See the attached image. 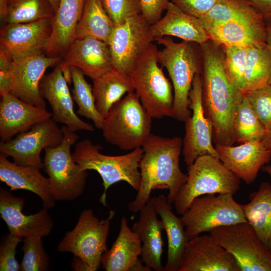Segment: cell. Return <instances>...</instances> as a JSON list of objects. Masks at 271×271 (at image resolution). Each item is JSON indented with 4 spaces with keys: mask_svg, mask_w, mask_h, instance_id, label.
I'll list each match as a JSON object with an SVG mask.
<instances>
[{
    "mask_svg": "<svg viewBox=\"0 0 271 271\" xmlns=\"http://www.w3.org/2000/svg\"><path fill=\"white\" fill-rule=\"evenodd\" d=\"M202 24L209 39L219 45L247 48L266 46V21H235L216 25Z\"/></svg>",
    "mask_w": 271,
    "mask_h": 271,
    "instance_id": "obj_26",
    "label": "cell"
},
{
    "mask_svg": "<svg viewBox=\"0 0 271 271\" xmlns=\"http://www.w3.org/2000/svg\"><path fill=\"white\" fill-rule=\"evenodd\" d=\"M141 15L152 25L162 18L163 12L166 10L170 0H140Z\"/></svg>",
    "mask_w": 271,
    "mask_h": 271,
    "instance_id": "obj_44",
    "label": "cell"
},
{
    "mask_svg": "<svg viewBox=\"0 0 271 271\" xmlns=\"http://www.w3.org/2000/svg\"><path fill=\"white\" fill-rule=\"evenodd\" d=\"M142 242L122 216L117 237L111 247L103 254L102 267L106 271H151L139 260Z\"/></svg>",
    "mask_w": 271,
    "mask_h": 271,
    "instance_id": "obj_23",
    "label": "cell"
},
{
    "mask_svg": "<svg viewBox=\"0 0 271 271\" xmlns=\"http://www.w3.org/2000/svg\"><path fill=\"white\" fill-rule=\"evenodd\" d=\"M72 267L73 270L91 271L89 266L80 257L74 255L72 262Z\"/></svg>",
    "mask_w": 271,
    "mask_h": 271,
    "instance_id": "obj_47",
    "label": "cell"
},
{
    "mask_svg": "<svg viewBox=\"0 0 271 271\" xmlns=\"http://www.w3.org/2000/svg\"><path fill=\"white\" fill-rule=\"evenodd\" d=\"M182 146L179 137L150 134L142 147L144 154L140 163V186L135 199L128 204L130 212H139L151 200L152 190L156 189H168L167 200L174 203L187 179L179 165Z\"/></svg>",
    "mask_w": 271,
    "mask_h": 271,
    "instance_id": "obj_2",
    "label": "cell"
},
{
    "mask_svg": "<svg viewBox=\"0 0 271 271\" xmlns=\"http://www.w3.org/2000/svg\"><path fill=\"white\" fill-rule=\"evenodd\" d=\"M265 20L271 19V0H248Z\"/></svg>",
    "mask_w": 271,
    "mask_h": 271,
    "instance_id": "obj_45",
    "label": "cell"
},
{
    "mask_svg": "<svg viewBox=\"0 0 271 271\" xmlns=\"http://www.w3.org/2000/svg\"><path fill=\"white\" fill-rule=\"evenodd\" d=\"M224 54V66L231 82L244 94V75L249 48L221 46Z\"/></svg>",
    "mask_w": 271,
    "mask_h": 271,
    "instance_id": "obj_38",
    "label": "cell"
},
{
    "mask_svg": "<svg viewBox=\"0 0 271 271\" xmlns=\"http://www.w3.org/2000/svg\"><path fill=\"white\" fill-rule=\"evenodd\" d=\"M270 65L267 45L249 48L244 75V94L269 84Z\"/></svg>",
    "mask_w": 271,
    "mask_h": 271,
    "instance_id": "obj_35",
    "label": "cell"
},
{
    "mask_svg": "<svg viewBox=\"0 0 271 271\" xmlns=\"http://www.w3.org/2000/svg\"><path fill=\"white\" fill-rule=\"evenodd\" d=\"M24 199L13 195L3 187L0 188V214L6 222L10 233L22 238L44 237L49 235L54 222L43 208L30 215L22 211Z\"/></svg>",
    "mask_w": 271,
    "mask_h": 271,
    "instance_id": "obj_17",
    "label": "cell"
},
{
    "mask_svg": "<svg viewBox=\"0 0 271 271\" xmlns=\"http://www.w3.org/2000/svg\"><path fill=\"white\" fill-rule=\"evenodd\" d=\"M42 237H25L22 249L24 252L20 264L22 271H46L50 259L44 247Z\"/></svg>",
    "mask_w": 271,
    "mask_h": 271,
    "instance_id": "obj_39",
    "label": "cell"
},
{
    "mask_svg": "<svg viewBox=\"0 0 271 271\" xmlns=\"http://www.w3.org/2000/svg\"><path fill=\"white\" fill-rule=\"evenodd\" d=\"M158 49L152 43L128 75L134 91L154 118L172 117L173 86L159 67Z\"/></svg>",
    "mask_w": 271,
    "mask_h": 271,
    "instance_id": "obj_8",
    "label": "cell"
},
{
    "mask_svg": "<svg viewBox=\"0 0 271 271\" xmlns=\"http://www.w3.org/2000/svg\"><path fill=\"white\" fill-rule=\"evenodd\" d=\"M61 129L64 134L61 143L44 149V169L49 176L54 200L72 201L83 194L88 173L75 162L71 152L79 136L65 125Z\"/></svg>",
    "mask_w": 271,
    "mask_h": 271,
    "instance_id": "obj_7",
    "label": "cell"
},
{
    "mask_svg": "<svg viewBox=\"0 0 271 271\" xmlns=\"http://www.w3.org/2000/svg\"><path fill=\"white\" fill-rule=\"evenodd\" d=\"M59 63L54 70L44 75L39 85L41 96L49 103L52 110V118L64 124L71 130L93 131L94 127L82 120L75 113L73 97Z\"/></svg>",
    "mask_w": 271,
    "mask_h": 271,
    "instance_id": "obj_18",
    "label": "cell"
},
{
    "mask_svg": "<svg viewBox=\"0 0 271 271\" xmlns=\"http://www.w3.org/2000/svg\"><path fill=\"white\" fill-rule=\"evenodd\" d=\"M52 19L6 24L0 33V48L14 59L45 54L52 30Z\"/></svg>",
    "mask_w": 271,
    "mask_h": 271,
    "instance_id": "obj_15",
    "label": "cell"
},
{
    "mask_svg": "<svg viewBox=\"0 0 271 271\" xmlns=\"http://www.w3.org/2000/svg\"><path fill=\"white\" fill-rule=\"evenodd\" d=\"M114 215L115 211L111 210L107 219L100 220L91 209L84 210L74 228L66 232L58 244V251L71 252L85 262L91 271L98 270L102 255L108 249L107 239Z\"/></svg>",
    "mask_w": 271,
    "mask_h": 271,
    "instance_id": "obj_9",
    "label": "cell"
},
{
    "mask_svg": "<svg viewBox=\"0 0 271 271\" xmlns=\"http://www.w3.org/2000/svg\"><path fill=\"white\" fill-rule=\"evenodd\" d=\"M152 118L136 93L130 92L112 106L104 118L103 137L121 150L142 147L151 134Z\"/></svg>",
    "mask_w": 271,
    "mask_h": 271,
    "instance_id": "obj_5",
    "label": "cell"
},
{
    "mask_svg": "<svg viewBox=\"0 0 271 271\" xmlns=\"http://www.w3.org/2000/svg\"><path fill=\"white\" fill-rule=\"evenodd\" d=\"M181 218L189 240L219 227L247 221L241 204L236 202L230 194L198 197Z\"/></svg>",
    "mask_w": 271,
    "mask_h": 271,
    "instance_id": "obj_10",
    "label": "cell"
},
{
    "mask_svg": "<svg viewBox=\"0 0 271 271\" xmlns=\"http://www.w3.org/2000/svg\"><path fill=\"white\" fill-rule=\"evenodd\" d=\"M155 209L163 222L168 241L167 258L164 271H178L189 241L181 217L172 211V204L163 194L151 198Z\"/></svg>",
    "mask_w": 271,
    "mask_h": 271,
    "instance_id": "obj_29",
    "label": "cell"
},
{
    "mask_svg": "<svg viewBox=\"0 0 271 271\" xmlns=\"http://www.w3.org/2000/svg\"><path fill=\"white\" fill-rule=\"evenodd\" d=\"M219 0H170L185 13L200 19L208 13Z\"/></svg>",
    "mask_w": 271,
    "mask_h": 271,
    "instance_id": "obj_43",
    "label": "cell"
},
{
    "mask_svg": "<svg viewBox=\"0 0 271 271\" xmlns=\"http://www.w3.org/2000/svg\"><path fill=\"white\" fill-rule=\"evenodd\" d=\"M261 170L263 172L267 173L271 177V165L263 166L261 168Z\"/></svg>",
    "mask_w": 271,
    "mask_h": 271,
    "instance_id": "obj_51",
    "label": "cell"
},
{
    "mask_svg": "<svg viewBox=\"0 0 271 271\" xmlns=\"http://www.w3.org/2000/svg\"><path fill=\"white\" fill-rule=\"evenodd\" d=\"M63 132L52 118L34 125L29 130L20 133L12 139L1 142V154L12 158L16 164L44 169L41 153L46 148L59 145Z\"/></svg>",
    "mask_w": 271,
    "mask_h": 271,
    "instance_id": "obj_13",
    "label": "cell"
},
{
    "mask_svg": "<svg viewBox=\"0 0 271 271\" xmlns=\"http://www.w3.org/2000/svg\"><path fill=\"white\" fill-rule=\"evenodd\" d=\"M22 238L11 233L3 238L0 244L1 271L21 270L16 254L17 246Z\"/></svg>",
    "mask_w": 271,
    "mask_h": 271,
    "instance_id": "obj_42",
    "label": "cell"
},
{
    "mask_svg": "<svg viewBox=\"0 0 271 271\" xmlns=\"http://www.w3.org/2000/svg\"><path fill=\"white\" fill-rule=\"evenodd\" d=\"M9 0H0V18L1 21H4L7 14V6Z\"/></svg>",
    "mask_w": 271,
    "mask_h": 271,
    "instance_id": "obj_48",
    "label": "cell"
},
{
    "mask_svg": "<svg viewBox=\"0 0 271 271\" xmlns=\"http://www.w3.org/2000/svg\"><path fill=\"white\" fill-rule=\"evenodd\" d=\"M85 0H60L52 19V30L45 54L49 57L64 56L75 38L77 25Z\"/></svg>",
    "mask_w": 271,
    "mask_h": 271,
    "instance_id": "obj_25",
    "label": "cell"
},
{
    "mask_svg": "<svg viewBox=\"0 0 271 271\" xmlns=\"http://www.w3.org/2000/svg\"><path fill=\"white\" fill-rule=\"evenodd\" d=\"M0 138L1 142L12 139L35 124L52 118L46 108L26 103L9 93L1 94Z\"/></svg>",
    "mask_w": 271,
    "mask_h": 271,
    "instance_id": "obj_21",
    "label": "cell"
},
{
    "mask_svg": "<svg viewBox=\"0 0 271 271\" xmlns=\"http://www.w3.org/2000/svg\"><path fill=\"white\" fill-rule=\"evenodd\" d=\"M54 12L49 0H9L6 24L24 23L52 19Z\"/></svg>",
    "mask_w": 271,
    "mask_h": 271,
    "instance_id": "obj_36",
    "label": "cell"
},
{
    "mask_svg": "<svg viewBox=\"0 0 271 271\" xmlns=\"http://www.w3.org/2000/svg\"><path fill=\"white\" fill-rule=\"evenodd\" d=\"M59 57H49L45 54L13 59L10 68L12 80L10 94L22 101L38 107L46 108V104L39 91V85L46 70L57 65Z\"/></svg>",
    "mask_w": 271,
    "mask_h": 271,
    "instance_id": "obj_16",
    "label": "cell"
},
{
    "mask_svg": "<svg viewBox=\"0 0 271 271\" xmlns=\"http://www.w3.org/2000/svg\"><path fill=\"white\" fill-rule=\"evenodd\" d=\"M202 94L201 73H197L189 93V108L192 113L184 122L185 133L183 140L182 154L187 166L205 155L219 158L218 153L212 145L213 128L204 112Z\"/></svg>",
    "mask_w": 271,
    "mask_h": 271,
    "instance_id": "obj_14",
    "label": "cell"
},
{
    "mask_svg": "<svg viewBox=\"0 0 271 271\" xmlns=\"http://www.w3.org/2000/svg\"><path fill=\"white\" fill-rule=\"evenodd\" d=\"M139 212V218L132 230L142 242V261L151 270L164 271L161 256L164 245L162 232L164 227L162 221L158 219L151 199Z\"/></svg>",
    "mask_w": 271,
    "mask_h": 271,
    "instance_id": "obj_24",
    "label": "cell"
},
{
    "mask_svg": "<svg viewBox=\"0 0 271 271\" xmlns=\"http://www.w3.org/2000/svg\"><path fill=\"white\" fill-rule=\"evenodd\" d=\"M270 131V130H269Z\"/></svg>",
    "mask_w": 271,
    "mask_h": 271,
    "instance_id": "obj_52",
    "label": "cell"
},
{
    "mask_svg": "<svg viewBox=\"0 0 271 271\" xmlns=\"http://www.w3.org/2000/svg\"><path fill=\"white\" fill-rule=\"evenodd\" d=\"M92 80L95 106L104 118L125 93L134 91L129 75L114 69Z\"/></svg>",
    "mask_w": 271,
    "mask_h": 271,
    "instance_id": "obj_31",
    "label": "cell"
},
{
    "mask_svg": "<svg viewBox=\"0 0 271 271\" xmlns=\"http://www.w3.org/2000/svg\"><path fill=\"white\" fill-rule=\"evenodd\" d=\"M105 12L115 26L127 19L141 14L140 0H100Z\"/></svg>",
    "mask_w": 271,
    "mask_h": 271,
    "instance_id": "obj_41",
    "label": "cell"
},
{
    "mask_svg": "<svg viewBox=\"0 0 271 271\" xmlns=\"http://www.w3.org/2000/svg\"><path fill=\"white\" fill-rule=\"evenodd\" d=\"M163 17L151 25L154 38L173 36L200 45L209 39L200 20L170 2Z\"/></svg>",
    "mask_w": 271,
    "mask_h": 271,
    "instance_id": "obj_28",
    "label": "cell"
},
{
    "mask_svg": "<svg viewBox=\"0 0 271 271\" xmlns=\"http://www.w3.org/2000/svg\"><path fill=\"white\" fill-rule=\"evenodd\" d=\"M62 62L92 80L114 69L108 44L93 37L75 39Z\"/></svg>",
    "mask_w": 271,
    "mask_h": 271,
    "instance_id": "obj_22",
    "label": "cell"
},
{
    "mask_svg": "<svg viewBox=\"0 0 271 271\" xmlns=\"http://www.w3.org/2000/svg\"><path fill=\"white\" fill-rule=\"evenodd\" d=\"M154 41L164 46L158 51V61L167 70L173 84L172 117L185 122L191 115L189 93L193 80L202 70L200 46L184 41L176 43L170 37L155 38Z\"/></svg>",
    "mask_w": 271,
    "mask_h": 271,
    "instance_id": "obj_3",
    "label": "cell"
},
{
    "mask_svg": "<svg viewBox=\"0 0 271 271\" xmlns=\"http://www.w3.org/2000/svg\"><path fill=\"white\" fill-rule=\"evenodd\" d=\"M141 15L115 26L108 44L114 69L129 75L150 48L154 38Z\"/></svg>",
    "mask_w": 271,
    "mask_h": 271,
    "instance_id": "obj_12",
    "label": "cell"
},
{
    "mask_svg": "<svg viewBox=\"0 0 271 271\" xmlns=\"http://www.w3.org/2000/svg\"><path fill=\"white\" fill-rule=\"evenodd\" d=\"M224 165L246 184L253 183L258 171L271 160V152L261 142H250L238 146L215 145Z\"/></svg>",
    "mask_w": 271,
    "mask_h": 271,
    "instance_id": "obj_20",
    "label": "cell"
},
{
    "mask_svg": "<svg viewBox=\"0 0 271 271\" xmlns=\"http://www.w3.org/2000/svg\"><path fill=\"white\" fill-rule=\"evenodd\" d=\"M49 1L52 6L55 14L58 9L60 0H49Z\"/></svg>",
    "mask_w": 271,
    "mask_h": 271,
    "instance_id": "obj_50",
    "label": "cell"
},
{
    "mask_svg": "<svg viewBox=\"0 0 271 271\" xmlns=\"http://www.w3.org/2000/svg\"><path fill=\"white\" fill-rule=\"evenodd\" d=\"M199 19L202 24L206 25H216L235 21H265L248 0H219L208 13Z\"/></svg>",
    "mask_w": 271,
    "mask_h": 271,
    "instance_id": "obj_33",
    "label": "cell"
},
{
    "mask_svg": "<svg viewBox=\"0 0 271 271\" xmlns=\"http://www.w3.org/2000/svg\"><path fill=\"white\" fill-rule=\"evenodd\" d=\"M236 259L240 271H271V251L246 222L209 232Z\"/></svg>",
    "mask_w": 271,
    "mask_h": 271,
    "instance_id": "obj_11",
    "label": "cell"
},
{
    "mask_svg": "<svg viewBox=\"0 0 271 271\" xmlns=\"http://www.w3.org/2000/svg\"><path fill=\"white\" fill-rule=\"evenodd\" d=\"M70 68L73 84L72 97L78 107L77 113L91 119L96 128L101 129L104 118L96 109L92 86L85 80V75L79 69L75 66Z\"/></svg>",
    "mask_w": 271,
    "mask_h": 271,
    "instance_id": "obj_34",
    "label": "cell"
},
{
    "mask_svg": "<svg viewBox=\"0 0 271 271\" xmlns=\"http://www.w3.org/2000/svg\"><path fill=\"white\" fill-rule=\"evenodd\" d=\"M103 147L84 139L75 145L72 153L75 162L84 170L96 171L101 177L104 188L99 202L106 206L107 191L113 184L120 181L127 183L138 191L141 183L140 161L144 154L142 147L128 154L108 156L101 154Z\"/></svg>",
    "mask_w": 271,
    "mask_h": 271,
    "instance_id": "obj_4",
    "label": "cell"
},
{
    "mask_svg": "<svg viewBox=\"0 0 271 271\" xmlns=\"http://www.w3.org/2000/svg\"><path fill=\"white\" fill-rule=\"evenodd\" d=\"M247 98L254 112L267 131L271 130V84L247 93Z\"/></svg>",
    "mask_w": 271,
    "mask_h": 271,
    "instance_id": "obj_40",
    "label": "cell"
},
{
    "mask_svg": "<svg viewBox=\"0 0 271 271\" xmlns=\"http://www.w3.org/2000/svg\"><path fill=\"white\" fill-rule=\"evenodd\" d=\"M0 154V180L10 187L11 191L28 190L36 194L47 209L55 205L49 178L45 177L40 169L33 166H23L9 161Z\"/></svg>",
    "mask_w": 271,
    "mask_h": 271,
    "instance_id": "obj_27",
    "label": "cell"
},
{
    "mask_svg": "<svg viewBox=\"0 0 271 271\" xmlns=\"http://www.w3.org/2000/svg\"><path fill=\"white\" fill-rule=\"evenodd\" d=\"M234 128L236 142L240 144L261 142L267 132L245 95L237 107Z\"/></svg>",
    "mask_w": 271,
    "mask_h": 271,
    "instance_id": "obj_37",
    "label": "cell"
},
{
    "mask_svg": "<svg viewBox=\"0 0 271 271\" xmlns=\"http://www.w3.org/2000/svg\"><path fill=\"white\" fill-rule=\"evenodd\" d=\"M178 271H240L233 256L211 234L190 239Z\"/></svg>",
    "mask_w": 271,
    "mask_h": 271,
    "instance_id": "obj_19",
    "label": "cell"
},
{
    "mask_svg": "<svg viewBox=\"0 0 271 271\" xmlns=\"http://www.w3.org/2000/svg\"><path fill=\"white\" fill-rule=\"evenodd\" d=\"M266 21V41L269 53L270 65V72L269 84H271V19Z\"/></svg>",
    "mask_w": 271,
    "mask_h": 271,
    "instance_id": "obj_46",
    "label": "cell"
},
{
    "mask_svg": "<svg viewBox=\"0 0 271 271\" xmlns=\"http://www.w3.org/2000/svg\"><path fill=\"white\" fill-rule=\"evenodd\" d=\"M249 202L241 204L247 222L271 251V184L262 182L249 194Z\"/></svg>",
    "mask_w": 271,
    "mask_h": 271,
    "instance_id": "obj_30",
    "label": "cell"
},
{
    "mask_svg": "<svg viewBox=\"0 0 271 271\" xmlns=\"http://www.w3.org/2000/svg\"><path fill=\"white\" fill-rule=\"evenodd\" d=\"M187 179L174 202L177 213L182 215L193 200L208 194L234 195L240 179L229 171L219 158L205 155L187 166Z\"/></svg>",
    "mask_w": 271,
    "mask_h": 271,
    "instance_id": "obj_6",
    "label": "cell"
},
{
    "mask_svg": "<svg viewBox=\"0 0 271 271\" xmlns=\"http://www.w3.org/2000/svg\"><path fill=\"white\" fill-rule=\"evenodd\" d=\"M261 142L271 152V130L266 132L264 137Z\"/></svg>",
    "mask_w": 271,
    "mask_h": 271,
    "instance_id": "obj_49",
    "label": "cell"
},
{
    "mask_svg": "<svg viewBox=\"0 0 271 271\" xmlns=\"http://www.w3.org/2000/svg\"><path fill=\"white\" fill-rule=\"evenodd\" d=\"M114 27V23L104 9L100 0H85L74 39L93 37L108 44Z\"/></svg>",
    "mask_w": 271,
    "mask_h": 271,
    "instance_id": "obj_32",
    "label": "cell"
},
{
    "mask_svg": "<svg viewBox=\"0 0 271 271\" xmlns=\"http://www.w3.org/2000/svg\"><path fill=\"white\" fill-rule=\"evenodd\" d=\"M199 46L202 106L212 126L213 141L215 145L232 146L236 142L234 118L244 94L227 76L222 46L210 39Z\"/></svg>",
    "mask_w": 271,
    "mask_h": 271,
    "instance_id": "obj_1",
    "label": "cell"
}]
</instances>
